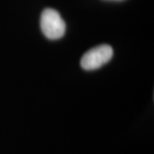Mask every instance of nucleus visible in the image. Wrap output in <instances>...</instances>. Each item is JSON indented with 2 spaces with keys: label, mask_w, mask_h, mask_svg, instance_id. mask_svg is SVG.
Here are the masks:
<instances>
[{
  "label": "nucleus",
  "mask_w": 154,
  "mask_h": 154,
  "mask_svg": "<svg viewBox=\"0 0 154 154\" xmlns=\"http://www.w3.org/2000/svg\"><path fill=\"white\" fill-rule=\"evenodd\" d=\"M40 26L43 34L50 40L59 39L65 34L66 24L59 12L55 9L46 8L43 10L40 18Z\"/></svg>",
  "instance_id": "nucleus-1"
},
{
  "label": "nucleus",
  "mask_w": 154,
  "mask_h": 154,
  "mask_svg": "<svg viewBox=\"0 0 154 154\" xmlns=\"http://www.w3.org/2000/svg\"><path fill=\"white\" fill-rule=\"evenodd\" d=\"M113 56V49L110 45L102 44L91 48L83 55L80 61L84 70H95L106 64Z\"/></svg>",
  "instance_id": "nucleus-2"
}]
</instances>
